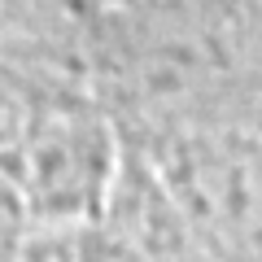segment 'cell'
Returning a JSON list of instances; mask_svg holds the SVG:
<instances>
[{
	"label": "cell",
	"instance_id": "obj_1",
	"mask_svg": "<svg viewBox=\"0 0 262 262\" xmlns=\"http://www.w3.org/2000/svg\"><path fill=\"white\" fill-rule=\"evenodd\" d=\"M31 210L18 196V188L9 179H0V262H22V253L31 249L35 232H31Z\"/></svg>",
	"mask_w": 262,
	"mask_h": 262
},
{
	"label": "cell",
	"instance_id": "obj_2",
	"mask_svg": "<svg viewBox=\"0 0 262 262\" xmlns=\"http://www.w3.org/2000/svg\"><path fill=\"white\" fill-rule=\"evenodd\" d=\"M22 262H66V258H57V253H48V245L31 241V249L22 253Z\"/></svg>",
	"mask_w": 262,
	"mask_h": 262
}]
</instances>
